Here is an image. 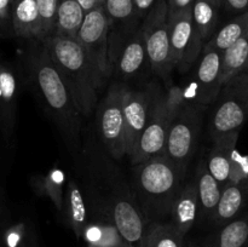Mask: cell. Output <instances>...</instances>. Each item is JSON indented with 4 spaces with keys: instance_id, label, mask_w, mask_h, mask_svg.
<instances>
[{
    "instance_id": "20",
    "label": "cell",
    "mask_w": 248,
    "mask_h": 247,
    "mask_svg": "<svg viewBox=\"0 0 248 247\" xmlns=\"http://www.w3.org/2000/svg\"><path fill=\"white\" fill-rule=\"evenodd\" d=\"M196 188H198L199 206L203 213L215 215L216 208L222 195V186L212 176L206 161H201L196 170Z\"/></svg>"
},
{
    "instance_id": "19",
    "label": "cell",
    "mask_w": 248,
    "mask_h": 247,
    "mask_svg": "<svg viewBox=\"0 0 248 247\" xmlns=\"http://www.w3.org/2000/svg\"><path fill=\"white\" fill-rule=\"evenodd\" d=\"M248 202V181L236 184H227L222 189L215 217L218 222H232L244 210Z\"/></svg>"
},
{
    "instance_id": "39",
    "label": "cell",
    "mask_w": 248,
    "mask_h": 247,
    "mask_svg": "<svg viewBox=\"0 0 248 247\" xmlns=\"http://www.w3.org/2000/svg\"><path fill=\"white\" fill-rule=\"evenodd\" d=\"M0 133H1V132H0Z\"/></svg>"
},
{
    "instance_id": "31",
    "label": "cell",
    "mask_w": 248,
    "mask_h": 247,
    "mask_svg": "<svg viewBox=\"0 0 248 247\" xmlns=\"http://www.w3.org/2000/svg\"><path fill=\"white\" fill-rule=\"evenodd\" d=\"M248 181V156H244L235 150L232 162V172L228 184L242 183Z\"/></svg>"
},
{
    "instance_id": "5",
    "label": "cell",
    "mask_w": 248,
    "mask_h": 247,
    "mask_svg": "<svg viewBox=\"0 0 248 247\" xmlns=\"http://www.w3.org/2000/svg\"><path fill=\"white\" fill-rule=\"evenodd\" d=\"M212 104L210 127L213 139L239 131L248 119V72L228 80Z\"/></svg>"
},
{
    "instance_id": "24",
    "label": "cell",
    "mask_w": 248,
    "mask_h": 247,
    "mask_svg": "<svg viewBox=\"0 0 248 247\" xmlns=\"http://www.w3.org/2000/svg\"><path fill=\"white\" fill-rule=\"evenodd\" d=\"M242 72H248V31L223 52L222 84Z\"/></svg>"
},
{
    "instance_id": "26",
    "label": "cell",
    "mask_w": 248,
    "mask_h": 247,
    "mask_svg": "<svg viewBox=\"0 0 248 247\" xmlns=\"http://www.w3.org/2000/svg\"><path fill=\"white\" fill-rule=\"evenodd\" d=\"M248 245V213L228 223L218 235L217 247H246Z\"/></svg>"
},
{
    "instance_id": "10",
    "label": "cell",
    "mask_w": 248,
    "mask_h": 247,
    "mask_svg": "<svg viewBox=\"0 0 248 247\" xmlns=\"http://www.w3.org/2000/svg\"><path fill=\"white\" fill-rule=\"evenodd\" d=\"M223 52L218 50L203 48L202 56L196 67L194 80L183 90L186 101L200 106H210L217 98L222 89Z\"/></svg>"
},
{
    "instance_id": "33",
    "label": "cell",
    "mask_w": 248,
    "mask_h": 247,
    "mask_svg": "<svg viewBox=\"0 0 248 247\" xmlns=\"http://www.w3.org/2000/svg\"><path fill=\"white\" fill-rule=\"evenodd\" d=\"M166 1L169 6V16H173L179 12L193 9L195 0H166Z\"/></svg>"
},
{
    "instance_id": "6",
    "label": "cell",
    "mask_w": 248,
    "mask_h": 247,
    "mask_svg": "<svg viewBox=\"0 0 248 247\" xmlns=\"http://www.w3.org/2000/svg\"><path fill=\"white\" fill-rule=\"evenodd\" d=\"M144 36L148 62L153 72L167 77L174 69L173 53L170 41L169 6L166 0H156L140 26Z\"/></svg>"
},
{
    "instance_id": "28",
    "label": "cell",
    "mask_w": 248,
    "mask_h": 247,
    "mask_svg": "<svg viewBox=\"0 0 248 247\" xmlns=\"http://www.w3.org/2000/svg\"><path fill=\"white\" fill-rule=\"evenodd\" d=\"M64 181V174L60 170H53L47 176L43 177L39 182L40 190L45 191L46 195L55 202L58 208H62L63 206V191L62 185Z\"/></svg>"
},
{
    "instance_id": "21",
    "label": "cell",
    "mask_w": 248,
    "mask_h": 247,
    "mask_svg": "<svg viewBox=\"0 0 248 247\" xmlns=\"http://www.w3.org/2000/svg\"><path fill=\"white\" fill-rule=\"evenodd\" d=\"M222 4L216 0H195L193 5V22L196 33L203 44H207L217 31L218 12Z\"/></svg>"
},
{
    "instance_id": "38",
    "label": "cell",
    "mask_w": 248,
    "mask_h": 247,
    "mask_svg": "<svg viewBox=\"0 0 248 247\" xmlns=\"http://www.w3.org/2000/svg\"><path fill=\"white\" fill-rule=\"evenodd\" d=\"M216 1H218V2H220V4H222V0H216Z\"/></svg>"
},
{
    "instance_id": "18",
    "label": "cell",
    "mask_w": 248,
    "mask_h": 247,
    "mask_svg": "<svg viewBox=\"0 0 248 247\" xmlns=\"http://www.w3.org/2000/svg\"><path fill=\"white\" fill-rule=\"evenodd\" d=\"M199 196L196 182H189L183 185L174 198L171 206L172 227L183 236L194 224L198 213Z\"/></svg>"
},
{
    "instance_id": "8",
    "label": "cell",
    "mask_w": 248,
    "mask_h": 247,
    "mask_svg": "<svg viewBox=\"0 0 248 247\" xmlns=\"http://www.w3.org/2000/svg\"><path fill=\"white\" fill-rule=\"evenodd\" d=\"M109 28L110 19L104 6L101 5L85 14L84 21L77 35V40L81 44L86 55L106 80L113 73L108 43Z\"/></svg>"
},
{
    "instance_id": "4",
    "label": "cell",
    "mask_w": 248,
    "mask_h": 247,
    "mask_svg": "<svg viewBox=\"0 0 248 247\" xmlns=\"http://www.w3.org/2000/svg\"><path fill=\"white\" fill-rule=\"evenodd\" d=\"M184 99L183 90L178 87H172L169 92L155 90L147 125L130 156L132 164H142L150 157L164 154L172 118Z\"/></svg>"
},
{
    "instance_id": "16",
    "label": "cell",
    "mask_w": 248,
    "mask_h": 247,
    "mask_svg": "<svg viewBox=\"0 0 248 247\" xmlns=\"http://www.w3.org/2000/svg\"><path fill=\"white\" fill-rule=\"evenodd\" d=\"M239 139V131L215 138V145L208 154L206 164L212 176L217 179L222 189L229 183L232 162L234 153L236 150V143Z\"/></svg>"
},
{
    "instance_id": "34",
    "label": "cell",
    "mask_w": 248,
    "mask_h": 247,
    "mask_svg": "<svg viewBox=\"0 0 248 247\" xmlns=\"http://www.w3.org/2000/svg\"><path fill=\"white\" fill-rule=\"evenodd\" d=\"M222 5H224L229 11L244 14L248 11V0H222Z\"/></svg>"
},
{
    "instance_id": "22",
    "label": "cell",
    "mask_w": 248,
    "mask_h": 247,
    "mask_svg": "<svg viewBox=\"0 0 248 247\" xmlns=\"http://www.w3.org/2000/svg\"><path fill=\"white\" fill-rule=\"evenodd\" d=\"M85 11L78 0H58L55 34L77 38Z\"/></svg>"
},
{
    "instance_id": "9",
    "label": "cell",
    "mask_w": 248,
    "mask_h": 247,
    "mask_svg": "<svg viewBox=\"0 0 248 247\" xmlns=\"http://www.w3.org/2000/svg\"><path fill=\"white\" fill-rule=\"evenodd\" d=\"M126 85L114 82L107 91L98 111L99 133L107 149L116 159L126 155L124 93Z\"/></svg>"
},
{
    "instance_id": "7",
    "label": "cell",
    "mask_w": 248,
    "mask_h": 247,
    "mask_svg": "<svg viewBox=\"0 0 248 247\" xmlns=\"http://www.w3.org/2000/svg\"><path fill=\"white\" fill-rule=\"evenodd\" d=\"M199 131L200 114L193 103L184 99L172 118L164 153L184 174L195 152Z\"/></svg>"
},
{
    "instance_id": "3",
    "label": "cell",
    "mask_w": 248,
    "mask_h": 247,
    "mask_svg": "<svg viewBox=\"0 0 248 247\" xmlns=\"http://www.w3.org/2000/svg\"><path fill=\"white\" fill-rule=\"evenodd\" d=\"M136 188L143 206L153 212L167 213L182 188L184 173L165 154L137 165Z\"/></svg>"
},
{
    "instance_id": "14",
    "label": "cell",
    "mask_w": 248,
    "mask_h": 247,
    "mask_svg": "<svg viewBox=\"0 0 248 247\" xmlns=\"http://www.w3.org/2000/svg\"><path fill=\"white\" fill-rule=\"evenodd\" d=\"M148 62L147 50H145L144 36L142 28H138L131 34L115 56V63L113 70H116L119 77L124 79L135 77L140 74Z\"/></svg>"
},
{
    "instance_id": "36",
    "label": "cell",
    "mask_w": 248,
    "mask_h": 247,
    "mask_svg": "<svg viewBox=\"0 0 248 247\" xmlns=\"http://www.w3.org/2000/svg\"><path fill=\"white\" fill-rule=\"evenodd\" d=\"M78 1H79V4L81 5V7L84 9L85 14L91 11V10L96 9V7L101 6L98 0H78Z\"/></svg>"
},
{
    "instance_id": "12",
    "label": "cell",
    "mask_w": 248,
    "mask_h": 247,
    "mask_svg": "<svg viewBox=\"0 0 248 247\" xmlns=\"http://www.w3.org/2000/svg\"><path fill=\"white\" fill-rule=\"evenodd\" d=\"M154 89L132 90L126 86L124 93V120H125L126 155L131 156L137 148L140 138L147 125Z\"/></svg>"
},
{
    "instance_id": "37",
    "label": "cell",
    "mask_w": 248,
    "mask_h": 247,
    "mask_svg": "<svg viewBox=\"0 0 248 247\" xmlns=\"http://www.w3.org/2000/svg\"><path fill=\"white\" fill-rule=\"evenodd\" d=\"M98 1H99V4H101V5L104 4V0H98Z\"/></svg>"
},
{
    "instance_id": "23",
    "label": "cell",
    "mask_w": 248,
    "mask_h": 247,
    "mask_svg": "<svg viewBox=\"0 0 248 247\" xmlns=\"http://www.w3.org/2000/svg\"><path fill=\"white\" fill-rule=\"evenodd\" d=\"M248 31V11L244 14L237 15L232 19H230L228 23L220 29H218L215 35L211 38V40L203 46L206 50H218L224 52L227 48H229L232 44L236 43L240 38L245 35Z\"/></svg>"
},
{
    "instance_id": "2",
    "label": "cell",
    "mask_w": 248,
    "mask_h": 247,
    "mask_svg": "<svg viewBox=\"0 0 248 247\" xmlns=\"http://www.w3.org/2000/svg\"><path fill=\"white\" fill-rule=\"evenodd\" d=\"M43 41L62 73L80 115L90 116L107 80L99 74L77 38L53 34Z\"/></svg>"
},
{
    "instance_id": "15",
    "label": "cell",
    "mask_w": 248,
    "mask_h": 247,
    "mask_svg": "<svg viewBox=\"0 0 248 247\" xmlns=\"http://www.w3.org/2000/svg\"><path fill=\"white\" fill-rule=\"evenodd\" d=\"M11 17L15 38L29 43L44 40L40 11L36 0H11Z\"/></svg>"
},
{
    "instance_id": "32",
    "label": "cell",
    "mask_w": 248,
    "mask_h": 247,
    "mask_svg": "<svg viewBox=\"0 0 248 247\" xmlns=\"http://www.w3.org/2000/svg\"><path fill=\"white\" fill-rule=\"evenodd\" d=\"M15 36L12 28L11 0H0V39Z\"/></svg>"
},
{
    "instance_id": "11",
    "label": "cell",
    "mask_w": 248,
    "mask_h": 247,
    "mask_svg": "<svg viewBox=\"0 0 248 247\" xmlns=\"http://www.w3.org/2000/svg\"><path fill=\"white\" fill-rule=\"evenodd\" d=\"M169 29L174 68L184 73L190 69L205 46L196 33L191 9L169 16Z\"/></svg>"
},
{
    "instance_id": "30",
    "label": "cell",
    "mask_w": 248,
    "mask_h": 247,
    "mask_svg": "<svg viewBox=\"0 0 248 247\" xmlns=\"http://www.w3.org/2000/svg\"><path fill=\"white\" fill-rule=\"evenodd\" d=\"M43 26L44 40L55 34L56 31V14H57L58 0H36Z\"/></svg>"
},
{
    "instance_id": "1",
    "label": "cell",
    "mask_w": 248,
    "mask_h": 247,
    "mask_svg": "<svg viewBox=\"0 0 248 247\" xmlns=\"http://www.w3.org/2000/svg\"><path fill=\"white\" fill-rule=\"evenodd\" d=\"M26 65L31 85L45 104L47 113L57 123L65 139L73 147L79 148L80 113L62 73L51 58L44 41L29 43Z\"/></svg>"
},
{
    "instance_id": "13",
    "label": "cell",
    "mask_w": 248,
    "mask_h": 247,
    "mask_svg": "<svg viewBox=\"0 0 248 247\" xmlns=\"http://www.w3.org/2000/svg\"><path fill=\"white\" fill-rule=\"evenodd\" d=\"M19 82L11 65L0 63V132L10 137L16 123Z\"/></svg>"
},
{
    "instance_id": "35",
    "label": "cell",
    "mask_w": 248,
    "mask_h": 247,
    "mask_svg": "<svg viewBox=\"0 0 248 247\" xmlns=\"http://www.w3.org/2000/svg\"><path fill=\"white\" fill-rule=\"evenodd\" d=\"M136 7V12L140 16H147L150 10L155 5L156 0H133Z\"/></svg>"
},
{
    "instance_id": "27",
    "label": "cell",
    "mask_w": 248,
    "mask_h": 247,
    "mask_svg": "<svg viewBox=\"0 0 248 247\" xmlns=\"http://www.w3.org/2000/svg\"><path fill=\"white\" fill-rule=\"evenodd\" d=\"M181 237L172 225H156L148 236V247H181Z\"/></svg>"
},
{
    "instance_id": "25",
    "label": "cell",
    "mask_w": 248,
    "mask_h": 247,
    "mask_svg": "<svg viewBox=\"0 0 248 247\" xmlns=\"http://www.w3.org/2000/svg\"><path fill=\"white\" fill-rule=\"evenodd\" d=\"M63 205L67 208V217L70 224L73 225L75 232H80L84 229V225L86 223L87 211L81 191L75 182L72 181L68 184L67 195H65V200L63 201Z\"/></svg>"
},
{
    "instance_id": "29",
    "label": "cell",
    "mask_w": 248,
    "mask_h": 247,
    "mask_svg": "<svg viewBox=\"0 0 248 247\" xmlns=\"http://www.w3.org/2000/svg\"><path fill=\"white\" fill-rule=\"evenodd\" d=\"M103 6L110 21L127 22L137 15L133 0H104Z\"/></svg>"
},
{
    "instance_id": "17",
    "label": "cell",
    "mask_w": 248,
    "mask_h": 247,
    "mask_svg": "<svg viewBox=\"0 0 248 247\" xmlns=\"http://www.w3.org/2000/svg\"><path fill=\"white\" fill-rule=\"evenodd\" d=\"M113 220L120 236L128 244L136 245L142 240L144 220L133 201L123 198L113 206Z\"/></svg>"
}]
</instances>
